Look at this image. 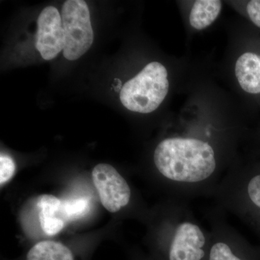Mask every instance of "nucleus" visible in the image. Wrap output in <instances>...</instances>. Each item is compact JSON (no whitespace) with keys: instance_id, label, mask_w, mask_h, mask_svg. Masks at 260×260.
<instances>
[{"instance_id":"7","label":"nucleus","mask_w":260,"mask_h":260,"mask_svg":"<svg viewBox=\"0 0 260 260\" xmlns=\"http://www.w3.org/2000/svg\"><path fill=\"white\" fill-rule=\"evenodd\" d=\"M235 74L239 85L246 93L260 95V54L246 51L238 58Z\"/></svg>"},{"instance_id":"6","label":"nucleus","mask_w":260,"mask_h":260,"mask_svg":"<svg viewBox=\"0 0 260 260\" xmlns=\"http://www.w3.org/2000/svg\"><path fill=\"white\" fill-rule=\"evenodd\" d=\"M36 47L43 59L51 60L64 50L65 35L61 15L56 8L47 7L37 20Z\"/></svg>"},{"instance_id":"3","label":"nucleus","mask_w":260,"mask_h":260,"mask_svg":"<svg viewBox=\"0 0 260 260\" xmlns=\"http://www.w3.org/2000/svg\"><path fill=\"white\" fill-rule=\"evenodd\" d=\"M61 18L65 35L63 55L68 60H77L93 42L88 5L83 0H68L63 5Z\"/></svg>"},{"instance_id":"1","label":"nucleus","mask_w":260,"mask_h":260,"mask_svg":"<svg viewBox=\"0 0 260 260\" xmlns=\"http://www.w3.org/2000/svg\"><path fill=\"white\" fill-rule=\"evenodd\" d=\"M154 164L159 173L179 184H198L209 179L217 168L213 147L194 138H167L155 148Z\"/></svg>"},{"instance_id":"14","label":"nucleus","mask_w":260,"mask_h":260,"mask_svg":"<svg viewBox=\"0 0 260 260\" xmlns=\"http://www.w3.org/2000/svg\"><path fill=\"white\" fill-rule=\"evenodd\" d=\"M15 164L13 159L6 154L0 156V184L3 186L13 177L15 173Z\"/></svg>"},{"instance_id":"12","label":"nucleus","mask_w":260,"mask_h":260,"mask_svg":"<svg viewBox=\"0 0 260 260\" xmlns=\"http://www.w3.org/2000/svg\"><path fill=\"white\" fill-rule=\"evenodd\" d=\"M244 192L254 224L260 230V169L246 177Z\"/></svg>"},{"instance_id":"10","label":"nucleus","mask_w":260,"mask_h":260,"mask_svg":"<svg viewBox=\"0 0 260 260\" xmlns=\"http://www.w3.org/2000/svg\"><path fill=\"white\" fill-rule=\"evenodd\" d=\"M222 3L219 0L195 1L189 15V23L196 30L208 28L218 18Z\"/></svg>"},{"instance_id":"4","label":"nucleus","mask_w":260,"mask_h":260,"mask_svg":"<svg viewBox=\"0 0 260 260\" xmlns=\"http://www.w3.org/2000/svg\"><path fill=\"white\" fill-rule=\"evenodd\" d=\"M210 245L199 225L184 220L174 229L166 252V260H207Z\"/></svg>"},{"instance_id":"2","label":"nucleus","mask_w":260,"mask_h":260,"mask_svg":"<svg viewBox=\"0 0 260 260\" xmlns=\"http://www.w3.org/2000/svg\"><path fill=\"white\" fill-rule=\"evenodd\" d=\"M167 68L152 61L121 89V104L131 112L148 114L156 110L169 93Z\"/></svg>"},{"instance_id":"11","label":"nucleus","mask_w":260,"mask_h":260,"mask_svg":"<svg viewBox=\"0 0 260 260\" xmlns=\"http://www.w3.org/2000/svg\"><path fill=\"white\" fill-rule=\"evenodd\" d=\"M26 260H74V256L69 248L60 242L42 241L29 250Z\"/></svg>"},{"instance_id":"13","label":"nucleus","mask_w":260,"mask_h":260,"mask_svg":"<svg viewBox=\"0 0 260 260\" xmlns=\"http://www.w3.org/2000/svg\"><path fill=\"white\" fill-rule=\"evenodd\" d=\"M90 203L85 198L61 201L60 212L61 216L67 220H73L81 218L88 211Z\"/></svg>"},{"instance_id":"15","label":"nucleus","mask_w":260,"mask_h":260,"mask_svg":"<svg viewBox=\"0 0 260 260\" xmlns=\"http://www.w3.org/2000/svg\"><path fill=\"white\" fill-rule=\"evenodd\" d=\"M246 13L251 22L260 28V0H251L246 5Z\"/></svg>"},{"instance_id":"8","label":"nucleus","mask_w":260,"mask_h":260,"mask_svg":"<svg viewBox=\"0 0 260 260\" xmlns=\"http://www.w3.org/2000/svg\"><path fill=\"white\" fill-rule=\"evenodd\" d=\"M61 205V200L54 195L43 194L38 198L39 222L43 232L48 236L56 235L64 226V220L58 216Z\"/></svg>"},{"instance_id":"5","label":"nucleus","mask_w":260,"mask_h":260,"mask_svg":"<svg viewBox=\"0 0 260 260\" xmlns=\"http://www.w3.org/2000/svg\"><path fill=\"white\" fill-rule=\"evenodd\" d=\"M92 179L108 211L116 213L129 204L131 189L115 168L107 164H98L92 171Z\"/></svg>"},{"instance_id":"9","label":"nucleus","mask_w":260,"mask_h":260,"mask_svg":"<svg viewBox=\"0 0 260 260\" xmlns=\"http://www.w3.org/2000/svg\"><path fill=\"white\" fill-rule=\"evenodd\" d=\"M207 260H260V251L218 239L210 243Z\"/></svg>"}]
</instances>
